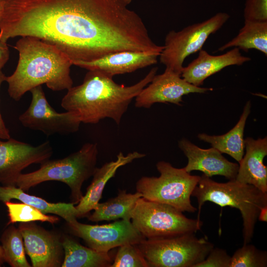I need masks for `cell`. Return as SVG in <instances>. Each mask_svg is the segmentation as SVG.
Wrapping results in <instances>:
<instances>
[{
    "label": "cell",
    "instance_id": "obj_1",
    "mask_svg": "<svg viewBox=\"0 0 267 267\" xmlns=\"http://www.w3.org/2000/svg\"><path fill=\"white\" fill-rule=\"evenodd\" d=\"M125 0H6L0 40L32 37L56 46L73 63L133 50L141 17Z\"/></svg>",
    "mask_w": 267,
    "mask_h": 267
},
{
    "label": "cell",
    "instance_id": "obj_2",
    "mask_svg": "<svg viewBox=\"0 0 267 267\" xmlns=\"http://www.w3.org/2000/svg\"><path fill=\"white\" fill-rule=\"evenodd\" d=\"M158 69L152 68L142 80L130 86L117 84L112 77L101 71L89 70L82 84L67 90L61 105L81 123L94 124L110 118L119 125L133 99L151 82Z\"/></svg>",
    "mask_w": 267,
    "mask_h": 267
},
{
    "label": "cell",
    "instance_id": "obj_3",
    "mask_svg": "<svg viewBox=\"0 0 267 267\" xmlns=\"http://www.w3.org/2000/svg\"><path fill=\"white\" fill-rule=\"evenodd\" d=\"M14 48L19 53L18 63L5 81L13 100L19 101L26 92L43 84L53 91L68 90L73 86L72 61L56 46L26 36L17 41Z\"/></svg>",
    "mask_w": 267,
    "mask_h": 267
},
{
    "label": "cell",
    "instance_id": "obj_4",
    "mask_svg": "<svg viewBox=\"0 0 267 267\" xmlns=\"http://www.w3.org/2000/svg\"><path fill=\"white\" fill-rule=\"evenodd\" d=\"M191 196L197 200L198 219L201 208L207 201L222 207L229 206L239 210L243 219V244L251 241L261 209L267 206V192H262L254 185L235 179L225 183L218 182L204 174L200 176Z\"/></svg>",
    "mask_w": 267,
    "mask_h": 267
},
{
    "label": "cell",
    "instance_id": "obj_5",
    "mask_svg": "<svg viewBox=\"0 0 267 267\" xmlns=\"http://www.w3.org/2000/svg\"><path fill=\"white\" fill-rule=\"evenodd\" d=\"M95 143L84 144L77 151L60 159L48 160L34 172L21 174L16 186L24 191L44 181L56 180L66 183L71 190L72 203L78 204L83 194L82 187L85 181L92 177L97 159Z\"/></svg>",
    "mask_w": 267,
    "mask_h": 267
},
{
    "label": "cell",
    "instance_id": "obj_6",
    "mask_svg": "<svg viewBox=\"0 0 267 267\" xmlns=\"http://www.w3.org/2000/svg\"><path fill=\"white\" fill-rule=\"evenodd\" d=\"M156 168L159 177H142L136 183V191L142 197L169 205L182 212L196 211L190 197L200 176L191 175L184 168H177L163 161L156 164Z\"/></svg>",
    "mask_w": 267,
    "mask_h": 267
},
{
    "label": "cell",
    "instance_id": "obj_7",
    "mask_svg": "<svg viewBox=\"0 0 267 267\" xmlns=\"http://www.w3.org/2000/svg\"><path fill=\"white\" fill-rule=\"evenodd\" d=\"M137 246L150 267H195L214 247L194 233L144 239Z\"/></svg>",
    "mask_w": 267,
    "mask_h": 267
},
{
    "label": "cell",
    "instance_id": "obj_8",
    "mask_svg": "<svg viewBox=\"0 0 267 267\" xmlns=\"http://www.w3.org/2000/svg\"><path fill=\"white\" fill-rule=\"evenodd\" d=\"M131 221L145 239L195 233L203 225L200 219H189L169 205L143 197L136 201L131 212Z\"/></svg>",
    "mask_w": 267,
    "mask_h": 267
},
{
    "label": "cell",
    "instance_id": "obj_9",
    "mask_svg": "<svg viewBox=\"0 0 267 267\" xmlns=\"http://www.w3.org/2000/svg\"><path fill=\"white\" fill-rule=\"evenodd\" d=\"M225 12H219L208 19L189 25L179 31H170L165 39L159 57L161 63L181 75L185 59L199 51L209 36L216 33L229 19Z\"/></svg>",
    "mask_w": 267,
    "mask_h": 267
},
{
    "label": "cell",
    "instance_id": "obj_10",
    "mask_svg": "<svg viewBox=\"0 0 267 267\" xmlns=\"http://www.w3.org/2000/svg\"><path fill=\"white\" fill-rule=\"evenodd\" d=\"M32 100L27 109L19 117L25 128L43 132L46 135L67 134L77 132L81 122L73 113L56 112L49 104L42 86L30 91Z\"/></svg>",
    "mask_w": 267,
    "mask_h": 267
},
{
    "label": "cell",
    "instance_id": "obj_11",
    "mask_svg": "<svg viewBox=\"0 0 267 267\" xmlns=\"http://www.w3.org/2000/svg\"><path fill=\"white\" fill-rule=\"evenodd\" d=\"M71 233L82 238L88 246L98 252L109 251L125 244H138L145 239L133 225L123 220L102 225L80 223L77 220L67 223Z\"/></svg>",
    "mask_w": 267,
    "mask_h": 267
},
{
    "label": "cell",
    "instance_id": "obj_12",
    "mask_svg": "<svg viewBox=\"0 0 267 267\" xmlns=\"http://www.w3.org/2000/svg\"><path fill=\"white\" fill-rule=\"evenodd\" d=\"M52 153L49 141L34 146L11 137L0 139V183L4 186H16L24 169L33 164L43 163Z\"/></svg>",
    "mask_w": 267,
    "mask_h": 267
},
{
    "label": "cell",
    "instance_id": "obj_13",
    "mask_svg": "<svg viewBox=\"0 0 267 267\" xmlns=\"http://www.w3.org/2000/svg\"><path fill=\"white\" fill-rule=\"evenodd\" d=\"M213 90V88L193 86L180 75L166 68L163 73L155 75L149 85L136 96L135 106L149 108L156 103L181 105L183 95L191 93H204Z\"/></svg>",
    "mask_w": 267,
    "mask_h": 267
},
{
    "label": "cell",
    "instance_id": "obj_14",
    "mask_svg": "<svg viewBox=\"0 0 267 267\" xmlns=\"http://www.w3.org/2000/svg\"><path fill=\"white\" fill-rule=\"evenodd\" d=\"M18 229L32 267H61L64 253L62 240L57 235L46 230L34 222H21Z\"/></svg>",
    "mask_w": 267,
    "mask_h": 267
},
{
    "label": "cell",
    "instance_id": "obj_15",
    "mask_svg": "<svg viewBox=\"0 0 267 267\" xmlns=\"http://www.w3.org/2000/svg\"><path fill=\"white\" fill-rule=\"evenodd\" d=\"M178 144L188 159L184 167L187 172L199 171L210 178L220 175L229 180L236 178L239 165L227 160L217 149L200 148L186 138L180 139Z\"/></svg>",
    "mask_w": 267,
    "mask_h": 267
},
{
    "label": "cell",
    "instance_id": "obj_16",
    "mask_svg": "<svg viewBox=\"0 0 267 267\" xmlns=\"http://www.w3.org/2000/svg\"><path fill=\"white\" fill-rule=\"evenodd\" d=\"M251 60L250 57L242 55L238 47H233L219 55H211L202 49L196 58L183 67L180 76L189 84L200 87L207 78L223 68L232 65L241 66Z\"/></svg>",
    "mask_w": 267,
    "mask_h": 267
},
{
    "label": "cell",
    "instance_id": "obj_17",
    "mask_svg": "<svg viewBox=\"0 0 267 267\" xmlns=\"http://www.w3.org/2000/svg\"><path fill=\"white\" fill-rule=\"evenodd\" d=\"M160 54L153 52L122 51L91 61L74 62L73 65L88 70H98L113 77L155 64Z\"/></svg>",
    "mask_w": 267,
    "mask_h": 267
},
{
    "label": "cell",
    "instance_id": "obj_18",
    "mask_svg": "<svg viewBox=\"0 0 267 267\" xmlns=\"http://www.w3.org/2000/svg\"><path fill=\"white\" fill-rule=\"evenodd\" d=\"M145 156L146 154L137 151L129 153L126 155L121 152L117 155L116 160L107 162L100 168L96 167L92 176L91 182L87 188L85 195L75 206L77 218L88 217L90 212L94 210L102 197L106 183L115 176L119 168Z\"/></svg>",
    "mask_w": 267,
    "mask_h": 267
},
{
    "label": "cell",
    "instance_id": "obj_19",
    "mask_svg": "<svg viewBox=\"0 0 267 267\" xmlns=\"http://www.w3.org/2000/svg\"><path fill=\"white\" fill-rule=\"evenodd\" d=\"M245 154L239 163L235 179L254 185L263 192H267V167L263 163L267 155V137L244 139Z\"/></svg>",
    "mask_w": 267,
    "mask_h": 267
},
{
    "label": "cell",
    "instance_id": "obj_20",
    "mask_svg": "<svg viewBox=\"0 0 267 267\" xmlns=\"http://www.w3.org/2000/svg\"><path fill=\"white\" fill-rule=\"evenodd\" d=\"M251 105L250 101L246 102L239 121L226 134L220 135L199 134L198 138L210 143L212 147L222 153L230 155L239 163L244 153V132L247 118L250 113Z\"/></svg>",
    "mask_w": 267,
    "mask_h": 267
},
{
    "label": "cell",
    "instance_id": "obj_21",
    "mask_svg": "<svg viewBox=\"0 0 267 267\" xmlns=\"http://www.w3.org/2000/svg\"><path fill=\"white\" fill-rule=\"evenodd\" d=\"M19 200L45 214H53L63 218L67 223L77 220V210L73 203H49L41 197L29 195L16 186H0V201L5 203L11 199Z\"/></svg>",
    "mask_w": 267,
    "mask_h": 267
},
{
    "label": "cell",
    "instance_id": "obj_22",
    "mask_svg": "<svg viewBox=\"0 0 267 267\" xmlns=\"http://www.w3.org/2000/svg\"><path fill=\"white\" fill-rule=\"evenodd\" d=\"M62 244L64 253L62 267H110L113 263L109 253L84 246L71 237H64Z\"/></svg>",
    "mask_w": 267,
    "mask_h": 267
},
{
    "label": "cell",
    "instance_id": "obj_23",
    "mask_svg": "<svg viewBox=\"0 0 267 267\" xmlns=\"http://www.w3.org/2000/svg\"><path fill=\"white\" fill-rule=\"evenodd\" d=\"M142 197V194L137 191L131 193H127L126 190H120L116 197L104 202L98 203L94 212L87 218L94 222L119 219L131 221V212L137 200Z\"/></svg>",
    "mask_w": 267,
    "mask_h": 267
},
{
    "label": "cell",
    "instance_id": "obj_24",
    "mask_svg": "<svg viewBox=\"0 0 267 267\" xmlns=\"http://www.w3.org/2000/svg\"><path fill=\"white\" fill-rule=\"evenodd\" d=\"M231 47H238L247 52L250 49L258 50L267 56V21L244 20V24L238 35L220 47L222 51Z\"/></svg>",
    "mask_w": 267,
    "mask_h": 267
},
{
    "label": "cell",
    "instance_id": "obj_25",
    "mask_svg": "<svg viewBox=\"0 0 267 267\" xmlns=\"http://www.w3.org/2000/svg\"><path fill=\"white\" fill-rule=\"evenodd\" d=\"M0 240L5 262L12 267H31L26 259L23 237L18 228L9 226Z\"/></svg>",
    "mask_w": 267,
    "mask_h": 267
},
{
    "label": "cell",
    "instance_id": "obj_26",
    "mask_svg": "<svg viewBox=\"0 0 267 267\" xmlns=\"http://www.w3.org/2000/svg\"><path fill=\"white\" fill-rule=\"evenodd\" d=\"M4 204L8 210L9 219L8 224L18 222H28L35 221L55 223L59 221L58 217L47 215L36 208L23 202L19 203L8 201Z\"/></svg>",
    "mask_w": 267,
    "mask_h": 267
},
{
    "label": "cell",
    "instance_id": "obj_27",
    "mask_svg": "<svg viewBox=\"0 0 267 267\" xmlns=\"http://www.w3.org/2000/svg\"><path fill=\"white\" fill-rule=\"evenodd\" d=\"M267 253L254 245L243 244L231 257L230 267H266Z\"/></svg>",
    "mask_w": 267,
    "mask_h": 267
},
{
    "label": "cell",
    "instance_id": "obj_28",
    "mask_svg": "<svg viewBox=\"0 0 267 267\" xmlns=\"http://www.w3.org/2000/svg\"><path fill=\"white\" fill-rule=\"evenodd\" d=\"M110 267H150L137 244H125L118 247Z\"/></svg>",
    "mask_w": 267,
    "mask_h": 267
},
{
    "label": "cell",
    "instance_id": "obj_29",
    "mask_svg": "<svg viewBox=\"0 0 267 267\" xmlns=\"http://www.w3.org/2000/svg\"><path fill=\"white\" fill-rule=\"evenodd\" d=\"M243 16L246 21H267V0H246Z\"/></svg>",
    "mask_w": 267,
    "mask_h": 267
},
{
    "label": "cell",
    "instance_id": "obj_30",
    "mask_svg": "<svg viewBox=\"0 0 267 267\" xmlns=\"http://www.w3.org/2000/svg\"><path fill=\"white\" fill-rule=\"evenodd\" d=\"M231 256L223 249L213 247L205 259L195 267H230Z\"/></svg>",
    "mask_w": 267,
    "mask_h": 267
},
{
    "label": "cell",
    "instance_id": "obj_31",
    "mask_svg": "<svg viewBox=\"0 0 267 267\" xmlns=\"http://www.w3.org/2000/svg\"><path fill=\"white\" fill-rule=\"evenodd\" d=\"M5 78L6 76L1 69H0V89L2 83L5 81ZM10 137L9 131L4 123L0 111V139L6 140Z\"/></svg>",
    "mask_w": 267,
    "mask_h": 267
},
{
    "label": "cell",
    "instance_id": "obj_32",
    "mask_svg": "<svg viewBox=\"0 0 267 267\" xmlns=\"http://www.w3.org/2000/svg\"><path fill=\"white\" fill-rule=\"evenodd\" d=\"M9 58V50L6 43L0 40V69H1Z\"/></svg>",
    "mask_w": 267,
    "mask_h": 267
},
{
    "label": "cell",
    "instance_id": "obj_33",
    "mask_svg": "<svg viewBox=\"0 0 267 267\" xmlns=\"http://www.w3.org/2000/svg\"><path fill=\"white\" fill-rule=\"evenodd\" d=\"M258 219L261 222H267V206L263 207L261 209Z\"/></svg>",
    "mask_w": 267,
    "mask_h": 267
},
{
    "label": "cell",
    "instance_id": "obj_34",
    "mask_svg": "<svg viewBox=\"0 0 267 267\" xmlns=\"http://www.w3.org/2000/svg\"><path fill=\"white\" fill-rule=\"evenodd\" d=\"M5 262L4 259L3 252L2 248L1 245H0V267H1L3 263Z\"/></svg>",
    "mask_w": 267,
    "mask_h": 267
},
{
    "label": "cell",
    "instance_id": "obj_35",
    "mask_svg": "<svg viewBox=\"0 0 267 267\" xmlns=\"http://www.w3.org/2000/svg\"><path fill=\"white\" fill-rule=\"evenodd\" d=\"M5 0H0V20L3 11Z\"/></svg>",
    "mask_w": 267,
    "mask_h": 267
},
{
    "label": "cell",
    "instance_id": "obj_36",
    "mask_svg": "<svg viewBox=\"0 0 267 267\" xmlns=\"http://www.w3.org/2000/svg\"><path fill=\"white\" fill-rule=\"evenodd\" d=\"M126 1V2L128 3V4H129L133 0H125Z\"/></svg>",
    "mask_w": 267,
    "mask_h": 267
}]
</instances>
